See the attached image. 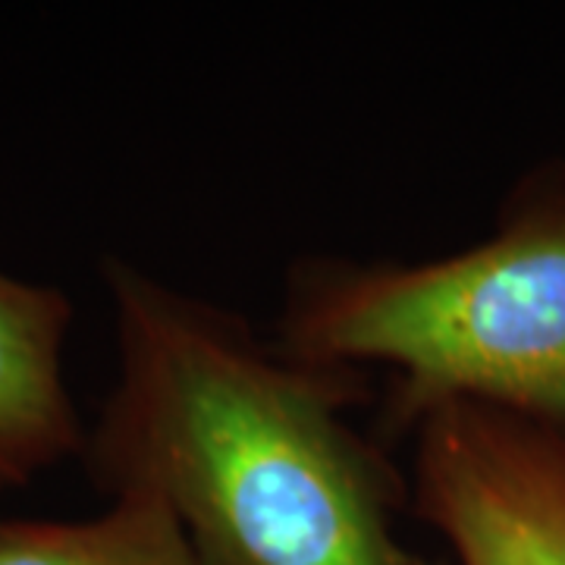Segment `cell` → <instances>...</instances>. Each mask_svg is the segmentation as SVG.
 <instances>
[{
  "mask_svg": "<svg viewBox=\"0 0 565 565\" xmlns=\"http://www.w3.org/2000/svg\"><path fill=\"white\" fill-rule=\"evenodd\" d=\"M104 280L120 367L82 449L95 484L158 497L199 565H424L396 534L408 478L349 422L367 371L302 362L136 264Z\"/></svg>",
  "mask_w": 565,
  "mask_h": 565,
  "instance_id": "1",
  "label": "cell"
},
{
  "mask_svg": "<svg viewBox=\"0 0 565 565\" xmlns=\"http://www.w3.org/2000/svg\"><path fill=\"white\" fill-rule=\"evenodd\" d=\"M0 490H3V484H0Z\"/></svg>",
  "mask_w": 565,
  "mask_h": 565,
  "instance_id": "6",
  "label": "cell"
},
{
  "mask_svg": "<svg viewBox=\"0 0 565 565\" xmlns=\"http://www.w3.org/2000/svg\"><path fill=\"white\" fill-rule=\"evenodd\" d=\"M277 345L390 367L393 434L446 403L565 422V185H531L487 239L446 258L296 264Z\"/></svg>",
  "mask_w": 565,
  "mask_h": 565,
  "instance_id": "2",
  "label": "cell"
},
{
  "mask_svg": "<svg viewBox=\"0 0 565 565\" xmlns=\"http://www.w3.org/2000/svg\"><path fill=\"white\" fill-rule=\"evenodd\" d=\"M0 565H199L180 519L148 493H122L85 522H0Z\"/></svg>",
  "mask_w": 565,
  "mask_h": 565,
  "instance_id": "5",
  "label": "cell"
},
{
  "mask_svg": "<svg viewBox=\"0 0 565 565\" xmlns=\"http://www.w3.org/2000/svg\"><path fill=\"white\" fill-rule=\"evenodd\" d=\"M73 305L57 286L0 274V484H25L85 449L61 374Z\"/></svg>",
  "mask_w": 565,
  "mask_h": 565,
  "instance_id": "4",
  "label": "cell"
},
{
  "mask_svg": "<svg viewBox=\"0 0 565 565\" xmlns=\"http://www.w3.org/2000/svg\"><path fill=\"white\" fill-rule=\"evenodd\" d=\"M412 434L408 500L446 565H565V422L446 403Z\"/></svg>",
  "mask_w": 565,
  "mask_h": 565,
  "instance_id": "3",
  "label": "cell"
}]
</instances>
